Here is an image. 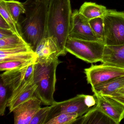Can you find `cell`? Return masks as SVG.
Masks as SVG:
<instances>
[{"mask_svg": "<svg viewBox=\"0 0 124 124\" xmlns=\"http://www.w3.org/2000/svg\"><path fill=\"white\" fill-rule=\"evenodd\" d=\"M48 0H26L24 18L18 23L20 35L35 51L42 39L47 37Z\"/></svg>", "mask_w": 124, "mask_h": 124, "instance_id": "1", "label": "cell"}, {"mask_svg": "<svg viewBox=\"0 0 124 124\" xmlns=\"http://www.w3.org/2000/svg\"><path fill=\"white\" fill-rule=\"evenodd\" d=\"M72 14L70 0H48L47 37L55 40L63 56L67 53L65 46L69 36Z\"/></svg>", "mask_w": 124, "mask_h": 124, "instance_id": "2", "label": "cell"}, {"mask_svg": "<svg viewBox=\"0 0 124 124\" xmlns=\"http://www.w3.org/2000/svg\"><path fill=\"white\" fill-rule=\"evenodd\" d=\"M58 57L45 61L36 59L34 73V82L37 85L35 95L43 104L52 106L55 102L54 94L55 90L56 70L61 63Z\"/></svg>", "mask_w": 124, "mask_h": 124, "instance_id": "3", "label": "cell"}, {"mask_svg": "<svg viewBox=\"0 0 124 124\" xmlns=\"http://www.w3.org/2000/svg\"><path fill=\"white\" fill-rule=\"evenodd\" d=\"M36 59L27 66L17 69L6 71L0 75V79L10 91L8 102L34 83Z\"/></svg>", "mask_w": 124, "mask_h": 124, "instance_id": "4", "label": "cell"}, {"mask_svg": "<svg viewBox=\"0 0 124 124\" xmlns=\"http://www.w3.org/2000/svg\"><path fill=\"white\" fill-rule=\"evenodd\" d=\"M105 45L101 42L88 41L69 37L65 49L70 53L87 63L101 61Z\"/></svg>", "mask_w": 124, "mask_h": 124, "instance_id": "5", "label": "cell"}, {"mask_svg": "<svg viewBox=\"0 0 124 124\" xmlns=\"http://www.w3.org/2000/svg\"><path fill=\"white\" fill-rule=\"evenodd\" d=\"M104 43L113 46L124 44V12L107 10L103 16Z\"/></svg>", "mask_w": 124, "mask_h": 124, "instance_id": "6", "label": "cell"}, {"mask_svg": "<svg viewBox=\"0 0 124 124\" xmlns=\"http://www.w3.org/2000/svg\"><path fill=\"white\" fill-rule=\"evenodd\" d=\"M88 83L92 87L124 76V69L102 63L84 70Z\"/></svg>", "mask_w": 124, "mask_h": 124, "instance_id": "7", "label": "cell"}, {"mask_svg": "<svg viewBox=\"0 0 124 124\" xmlns=\"http://www.w3.org/2000/svg\"><path fill=\"white\" fill-rule=\"evenodd\" d=\"M85 96L84 94H79L64 101H55L52 106H50V108L46 124L49 120L62 113H76L79 117L84 115L92 108L85 104Z\"/></svg>", "mask_w": 124, "mask_h": 124, "instance_id": "8", "label": "cell"}, {"mask_svg": "<svg viewBox=\"0 0 124 124\" xmlns=\"http://www.w3.org/2000/svg\"><path fill=\"white\" fill-rule=\"evenodd\" d=\"M89 20L80 13L79 10H75L72 15L69 37L82 40L101 42L92 30Z\"/></svg>", "mask_w": 124, "mask_h": 124, "instance_id": "9", "label": "cell"}, {"mask_svg": "<svg viewBox=\"0 0 124 124\" xmlns=\"http://www.w3.org/2000/svg\"><path fill=\"white\" fill-rule=\"evenodd\" d=\"M94 95L96 98V104L100 109L115 124H119L124 118V104L109 96Z\"/></svg>", "mask_w": 124, "mask_h": 124, "instance_id": "10", "label": "cell"}, {"mask_svg": "<svg viewBox=\"0 0 124 124\" xmlns=\"http://www.w3.org/2000/svg\"><path fill=\"white\" fill-rule=\"evenodd\" d=\"M41 100L35 95L19 105L12 112L15 124H30L41 107Z\"/></svg>", "mask_w": 124, "mask_h": 124, "instance_id": "11", "label": "cell"}, {"mask_svg": "<svg viewBox=\"0 0 124 124\" xmlns=\"http://www.w3.org/2000/svg\"><path fill=\"white\" fill-rule=\"evenodd\" d=\"M37 56V60L45 61L62 56L61 51L55 40L51 37L42 39L35 50Z\"/></svg>", "mask_w": 124, "mask_h": 124, "instance_id": "12", "label": "cell"}, {"mask_svg": "<svg viewBox=\"0 0 124 124\" xmlns=\"http://www.w3.org/2000/svg\"><path fill=\"white\" fill-rule=\"evenodd\" d=\"M101 62L124 69V44L113 46L105 45Z\"/></svg>", "mask_w": 124, "mask_h": 124, "instance_id": "13", "label": "cell"}, {"mask_svg": "<svg viewBox=\"0 0 124 124\" xmlns=\"http://www.w3.org/2000/svg\"><path fill=\"white\" fill-rule=\"evenodd\" d=\"M74 123L79 124H115L106 115L97 104L82 116L79 117Z\"/></svg>", "mask_w": 124, "mask_h": 124, "instance_id": "14", "label": "cell"}, {"mask_svg": "<svg viewBox=\"0 0 124 124\" xmlns=\"http://www.w3.org/2000/svg\"><path fill=\"white\" fill-rule=\"evenodd\" d=\"M124 85V76L92 87L94 94L110 96Z\"/></svg>", "mask_w": 124, "mask_h": 124, "instance_id": "15", "label": "cell"}, {"mask_svg": "<svg viewBox=\"0 0 124 124\" xmlns=\"http://www.w3.org/2000/svg\"><path fill=\"white\" fill-rule=\"evenodd\" d=\"M107 10L106 8L103 6L91 2H85L81 6L79 12L90 20L103 16Z\"/></svg>", "mask_w": 124, "mask_h": 124, "instance_id": "16", "label": "cell"}, {"mask_svg": "<svg viewBox=\"0 0 124 124\" xmlns=\"http://www.w3.org/2000/svg\"><path fill=\"white\" fill-rule=\"evenodd\" d=\"M37 85L34 83L8 102V106L10 112H12L17 106L34 96Z\"/></svg>", "mask_w": 124, "mask_h": 124, "instance_id": "17", "label": "cell"}, {"mask_svg": "<svg viewBox=\"0 0 124 124\" xmlns=\"http://www.w3.org/2000/svg\"><path fill=\"white\" fill-rule=\"evenodd\" d=\"M28 45L22 37L17 34L0 39V49H10Z\"/></svg>", "mask_w": 124, "mask_h": 124, "instance_id": "18", "label": "cell"}, {"mask_svg": "<svg viewBox=\"0 0 124 124\" xmlns=\"http://www.w3.org/2000/svg\"><path fill=\"white\" fill-rule=\"evenodd\" d=\"M5 2L8 10L18 24L20 16L26 11L23 3L15 0H5Z\"/></svg>", "mask_w": 124, "mask_h": 124, "instance_id": "19", "label": "cell"}, {"mask_svg": "<svg viewBox=\"0 0 124 124\" xmlns=\"http://www.w3.org/2000/svg\"><path fill=\"white\" fill-rule=\"evenodd\" d=\"M79 117L76 113H62L49 120L46 124H73Z\"/></svg>", "mask_w": 124, "mask_h": 124, "instance_id": "20", "label": "cell"}, {"mask_svg": "<svg viewBox=\"0 0 124 124\" xmlns=\"http://www.w3.org/2000/svg\"><path fill=\"white\" fill-rule=\"evenodd\" d=\"M89 23L96 37L101 42L104 43V28L103 16L90 19Z\"/></svg>", "mask_w": 124, "mask_h": 124, "instance_id": "21", "label": "cell"}, {"mask_svg": "<svg viewBox=\"0 0 124 124\" xmlns=\"http://www.w3.org/2000/svg\"><path fill=\"white\" fill-rule=\"evenodd\" d=\"M0 15L6 21L16 34L20 35L18 24L14 21L7 9L5 0H0Z\"/></svg>", "mask_w": 124, "mask_h": 124, "instance_id": "22", "label": "cell"}, {"mask_svg": "<svg viewBox=\"0 0 124 124\" xmlns=\"http://www.w3.org/2000/svg\"><path fill=\"white\" fill-rule=\"evenodd\" d=\"M11 93L7 86L2 81H0V115L3 116L5 115L6 109L8 107V101L10 97Z\"/></svg>", "mask_w": 124, "mask_h": 124, "instance_id": "23", "label": "cell"}, {"mask_svg": "<svg viewBox=\"0 0 124 124\" xmlns=\"http://www.w3.org/2000/svg\"><path fill=\"white\" fill-rule=\"evenodd\" d=\"M37 58L29 61H10L0 62V70L1 71H6L20 69L29 65Z\"/></svg>", "mask_w": 124, "mask_h": 124, "instance_id": "24", "label": "cell"}, {"mask_svg": "<svg viewBox=\"0 0 124 124\" xmlns=\"http://www.w3.org/2000/svg\"><path fill=\"white\" fill-rule=\"evenodd\" d=\"M50 108V106L40 108L34 115L30 124H45Z\"/></svg>", "mask_w": 124, "mask_h": 124, "instance_id": "25", "label": "cell"}, {"mask_svg": "<svg viewBox=\"0 0 124 124\" xmlns=\"http://www.w3.org/2000/svg\"><path fill=\"white\" fill-rule=\"evenodd\" d=\"M95 96L94 95H85V102L86 105L90 108H92L97 104V99Z\"/></svg>", "mask_w": 124, "mask_h": 124, "instance_id": "26", "label": "cell"}, {"mask_svg": "<svg viewBox=\"0 0 124 124\" xmlns=\"http://www.w3.org/2000/svg\"><path fill=\"white\" fill-rule=\"evenodd\" d=\"M16 34L12 30L0 29V39L9 37Z\"/></svg>", "mask_w": 124, "mask_h": 124, "instance_id": "27", "label": "cell"}, {"mask_svg": "<svg viewBox=\"0 0 124 124\" xmlns=\"http://www.w3.org/2000/svg\"><path fill=\"white\" fill-rule=\"evenodd\" d=\"M0 29L12 30V28L11 27L10 25L3 18V17L0 15Z\"/></svg>", "mask_w": 124, "mask_h": 124, "instance_id": "28", "label": "cell"}, {"mask_svg": "<svg viewBox=\"0 0 124 124\" xmlns=\"http://www.w3.org/2000/svg\"><path fill=\"white\" fill-rule=\"evenodd\" d=\"M111 96H120L124 97V85L116 91L111 95Z\"/></svg>", "mask_w": 124, "mask_h": 124, "instance_id": "29", "label": "cell"}, {"mask_svg": "<svg viewBox=\"0 0 124 124\" xmlns=\"http://www.w3.org/2000/svg\"><path fill=\"white\" fill-rule=\"evenodd\" d=\"M111 96L113 98L124 104V97L120 96Z\"/></svg>", "mask_w": 124, "mask_h": 124, "instance_id": "30", "label": "cell"}]
</instances>
